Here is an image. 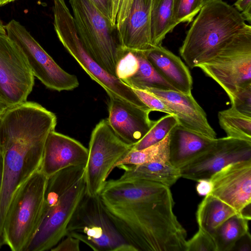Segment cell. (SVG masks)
I'll list each match as a JSON object with an SVG mask.
<instances>
[{
  "label": "cell",
  "instance_id": "1",
  "mask_svg": "<svg viewBox=\"0 0 251 251\" xmlns=\"http://www.w3.org/2000/svg\"><path fill=\"white\" fill-rule=\"evenodd\" d=\"M54 113L34 101H25L0 114V153L3 159L0 192V249L6 245L5 215L18 188L41 166L47 137L55 130Z\"/></svg>",
  "mask_w": 251,
  "mask_h": 251
},
{
  "label": "cell",
  "instance_id": "2",
  "mask_svg": "<svg viewBox=\"0 0 251 251\" xmlns=\"http://www.w3.org/2000/svg\"><path fill=\"white\" fill-rule=\"evenodd\" d=\"M102 202L136 251H185L186 230L174 213L169 187L158 184L149 196L134 202L113 205Z\"/></svg>",
  "mask_w": 251,
  "mask_h": 251
},
{
  "label": "cell",
  "instance_id": "3",
  "mask_svg": "<svg viewBox=\"0 0 251 251\" xmlns=\"http://www.w3.org/2000/svg\"><path fill=\"white\" fill-rule=\"evenodd\" d=\"M247 24L234 7L223 0L204 5L188 30L179 49L191 69L213 56Z\"/></svg>",
  "mask_w": 251,
  "mask_h": 251
},
{
  "label": "cell",
  "instance_id": "4",
  "mask_svg": "<svg viewBox=\"0 0 251 251\" xmlns=\"http://www.w3.org/2000/svg\"><path fill=\"white\" fill-rule=\"evenodd\" d=\"M48 180L39 168L12 198L4 223L6 245L12 251H25L38 229Z\"/></svg>",
  "mask_w": 251,
  "mask_h": 251
},
{
  "label": "cell",
  "instance_id": "5",
  "mask_svg": "<svg viewBox=\"0 0 251 251\" xmlns=\"http://www.w3.org/2000/svg\"><path fill=\"white\" fill-rule=\"evenodd\" d=\"M69 3L77 33L85 50L105 71L116 77L117 63L126 51L114 33L116 29L110 20L91 0H69Z\"/></svg>",
  "mask_w": 251,
  "mask_h": 251
},
{
  "label": "cell",
  "instance_id": "6",
  "mask_svg": "<svg viewBox=\"0 0 251 251\" xmlns=\"http://www.w3.org/2000/svg\"><path fill=\"white\" fill-rule=\"evenodd\" d=\"M52 10L54 28L59 40L108 96H116L137 106L147 107L129 86L105 71L87 53L78 35L73 15L65 0H53Z\"/></svg>",
  "mask_w": 251,
  "mask_h": 251
},
{
  "label": "cell",
  "instance_id": "7",
  "mask_svg": "<svg viewBox=\"0 0 251 251\" xmlns=\"http://www.w3.org/2000/svg\"><path fill=\"white\" fill-rule=\"evenodd\" d=\"M66 235L95 251H136L107 213L100 195L86 192L68 224Z\"/></svg>",
  "mask_w": 251,
  "mask_h": 251
},
{
  "label": "cell",
  "instance_id": "8",
  "mask_svg": "<svg viewBox=\"0 0 251 251\" xmlns=\"http://www.w3.org/2000/svg\"><path fill=\"white\" fill-rule=\"evenodd\" d=\"M197 67L216 81L229 98L251 85V26L247 25Z\"/></svg>",
  "mask_w": 251,
  "mask_h": 251
},
{
  "label": "cell",
  "instance_id": "9",
  "mask_svg": "<svg viewBox=\"0 0 251 251\" xmlns=\"http://www.w3.org/2000/svg\"><path fill=\"white\" fill-rule=\"evenodd\" d=\"M85 192L84 176L63 195L46 191L39 226L25 251H45L56 246L66 236L68 224Z\"/></svg>",
  "mask_w": 251,
  "mask_h": 251
},
{
  "label": "cell",
  "instance_id": "10",
  "mask_svg": "<svg viewBox=\"0 0 251 251\" xmlns=\"http://www.w3.org/2000/svg\"><path fill=\"white\" fill-rule=\"evenodd\" d=\"M132 147L115 133L107 119L98 123L91 133L85 168L86 192L88 194L100 195L115 164Z\"/></svg>",
  "mask_w": 251,
  "mask_h": 251
},
{
  "label": "cell",
  "instance_id": "11",
  "mask_svg": "<svg viewBox=\"0 0 251 251\" xmlns=\"http://www.w3.org/2000/svg\"><path fill=\"white\" fill-rule=\"evenodd\" d=\"M4 28L7 35L22 49L33 75L45 86L60 92L79 86L76 76L62 69L19 22L11 20Z\"/></svg>",
  "mask_w": 251,
  "mask_h": 251
},
{
  "label": "cell",
  "instance_id": "12",
  "mask_svg": "<svg viewBox=\"0 0 251 251\" xmlns=\"http://www.w3.org/2000/svg\"><path fill=\"white\" fill-rule=\"evenodd\" d=\"M34 76L19 45L0 33V104L4 109L26 101Z\"/></svg>",
  "mask_w": 251,
  "mask_h": 251
},
{
  "label": "cell",
  "instance_id": "13",
  "mask_svg": "<svg viewBox=\"0 0 251 251\" xmlns=\"http://www.w3.org/2000/svg\"><path fill=\"white\" fill-rule=\"evenodd\" d=\"M251 159V142L228 137L216 138L207 151L180 168L181 177L198 181L210 178L228 164Z\"/></svg>",
  "mask_w": 251,
  "mask_h": 251
},
{
  "label": "cell",
  "instance_id": "14",
  "mask_svg": "<svg viewBox=\"0 0 251 251\" xmlns=\"http://www.w3.org/2000/svg\"><path fill=\"white\" fill-rule=\"evenodd\" d=\"M209 194L238 213L251 203V159L234 162L212 175Z\"/></svg>",
  "mask_w": 251,
  "mask_h": 251
},
{
  "label": "cell",
  "instance_id": "15",
  "mask_svg": "<svg viewBox=\"0 0 251 251\" xmlns=\"http://www.w3.org/2000/svg\"><path fill=\"white\" fill-rule=\"evenodd\" d=\"M109 98L107 120L110 126L121 139L133 146L153 126L155 121L149 117L152 111L116 96H110Z\"/></svg>",
  "mask_w": 251,
  "mask_h": 251
},
{
  "label": "cell",
  "instance_id": "16",
  "mask_svg": "<svg viewBox=\"0 0 251 251\" xmlns=\"http://www.w3.org/2000/svg\"><path fill=\"white\" fill-rule=\"evenodd\" d=\"M167 105L183 127L200 135L216 138V133L209 125L203 109L194 98L192 93L184 94L173 90L148 88Z\"/></svg>",
  "mask_w": 251,
  "mask_h": 251
},
{
  "label": "cell",
  "instance_id": "17",
  "mask_svg": "<svg viewBox=\"0 0 251 251\" xmlns=\"http://www.w3.org/2000/svg\"><path fill=\"white\" fill-rule=\"evenodd\" d=\"M88 157V149L81 143L54 130L46 140L40 169L49 177L70 167L85 166Z\"/></svg>",
  "mask_w": 251,
  "mask_h": 251
},
{
  "label": "cell",
  "instance_id": "18",
  "mask_svg": "<svg viewBox=\"0 0 251 251\" xmlns=\"http://www.w3.org/2000/svg\"><path fill=\"white\" fill-rule=\"evenodd\" d=\"M153 0H133L126 19L117 32L125 51L145 53L153 48L150 20Z\"/></svg>",
  "mask_w": 251,
  "mask_h": 251
},
{
  "label": "cell",
  "instance_id": "19",
  "mask_svg": "<svg viewBox=\"0 0 251 251\" xmlns=\"http://www.w3.org/2000/svg\"><path fill=\"white\" fill-rule=\"evenodd\" d=\"M158 73L178 92L191 93L193 79L180 58L161 45L143 53Z\"/></svg>",
  "mask_w": 251,
  "mask_h": 251
},
{
  "label": "cell",
  "instance_id": "20",
  "mask_svg": "<svg viewBox=\"0 0 251 251\" xmlns=\"http://www.w3.org/2000/svg\"><path fill=\"white\" fill-rule=\"evenodd\" d=\"M216 138L200 135L177 125L170 133L169 162L180 169L209 149Z\"/></svg>",
  "mask_w": 251,
  "mask_h": 251
},
{
  "label": "cell",
  "instance_id": "21",
  "mask_svg": "<svg viewBox=\"0 0 251 251\" xmlns=\"http://www.w3.org/2000/svg\"><path fill=\"white\" fill-rule=\"evenodd\" d=\"M124 170L116 182L131 180H145L170 187L181 177L180 170L170 162H153L137 165H121Z\"/></svg>",
  "mask_w": 251,
  "mask_h": 251
},
{
  "label": "cell",
  "instance_id": "22",
  "mask_svg": "<svg viewBox=\"0 0 251 251\" xmlns=\"http://www.w3.org/2000/svg\"><path fill=\"white\" fill-rule=\"evenodd\" d=\"M237 213L233 208L208 194L199 204L196 216L199 228L212 235L222 223Z\"/></svg>",
  "mask_w": 251,
  "mask_h": 251
},
{
  "label": "cell",
  "instance_id": "23",
  "mask_svg": "<svg viewBox=\"0 0 251 251\" xmlns=\"http://www.w3.org/2000/svg\"><path fill=\"white\" fill-rule=\"evenodd\" d=\"M176 26L173 17V0H153L150 20L153 48L161 45L166 35Z\"/></svg>",
  "mask_w": 251,
  "mask_h": 251
},
{
  "label": "cell",
  "instance_id": "24",
  "mask_svg": "<svg viewBox=\"0 0 251 251\" xmlns=\"http://www.w3.org/2000/svg\"><path fill=\"white\" fill-rule=\"evenodd\" d=\"M249 222L238 213L222 223L212 234L217 251H232L237 241L249 231Z\"/></svg>",
  "mask_w": 251,
  "mask_h": 251
},
{
  "label": "cell",
  "instance_id": "25",
  "mask_svg": "<svg viewBox=\"0 0 251 251\" xmlns=\"http://www.w3.org/2000/svg\"><path fill=\"white\" fill-rule=\"evenodd\" d=\"M171 131L159 142L146 148L135 150L131 149L114 165H137L158 162H169V144Z\"/></svg>",
  "mask_w": 251,
  "mask_h": 251
},
{
  "label": "cell",
  "instance_id": "26",
  "mask_svg": "<svg viewBox=\"0 0 251 251\" xmlns=\"http://www.w3.org/2000/svg\"><path fill=\"white\" fill-rule=\"evenodd\" d=\"M135 53V52H134ZM139 67L132 76L123 81L131 88L146 90L154 88L176 91L155 69L143 53H135Z\"/></svg>",
  "mask_w": 251,
  "mask_h": 251
},
{
  "label": "cell",
  "instance_id": "27",
  "mask_svg": "<svg viewBox=\"0 0 251 251\" xmlns=\"http://www.w3.org/2000/svg\"><path fill=\"white\" fill-rule=\"evenodd\" d=\"M219 123L226 137L251 142V117L232 107L219 112Z\"/></svg>",
  "mask_w": 251,
  "mask_h": 251
},
{
  "label": "cell",
  "instance_id": "28",
  "mask_svg": "<svg viewBox=\"0 0 251 251\" xmlns=\"http://www.w3.org/2000/svg\"><path fill=\"white\" fill-rule=\"evenodd\" d=\"M178 124L176 117L173 115L161 117L155 121L149 131L132 149L139 150L159 142Z\"/></svg>",
  "mask_w": 251,
  "mask_h": 251
},
{
  "label": "cell",
  "instance_id": "29",
  "mask_svg": "<svg viewBox=\"0 0 251 251\" xmlns=\"http://www.w3.org/2000/svg\"><path fill=\"white\" fill-rule=\"evenodd\" d=\"M202 6V0H173V17L176 25L192 22Z\"/></svg>",
  "mask_w": 251,
  "mask_h": 251
},
{
  "label": "cell",
  "instance_id": "30",
  "mask_svg": "<svg viewBox=\"0 0 251 251\" xmlns=\"http://www.w3.org/2000/svg\"><path fill=\"white\" fill-rule=\"evenodd\" d=\"M139 67V61L136 54L126 52L119 60L116 67V77L123 81L135 75Z\"/></svg>",
  "mask_w": 251,
  "mask_h": 251
},
{
  "label": "cell",
  "instance_id": "31",
  "mask_svg": "<svg viewBox=\"0 0 251 251\" xmlns=\"http://www.w3.org/2000/svg\"><path fill=\"white\" fill-rule=\"evenodd\" d=\"M185 251H217L212 235L199 228L189 240H186Z\"/></svg>",
  "mask_w": 251,
  "mask_h": 251
},
{
  "label": "cell",
  "instance_id": "32",
  "mask_svg": "<svg viewBox=\"0 0 251 251\" xmlns=\"http://www.w3.org/2000/svg\"><path fill=\"white\" fill-rule=\"evenodd\" d=\"M231 107L251 117V85L239 89L230 98Z\"/></svg>",
  "mask_w": 251,
  "mask_h": 251
},
{
  "label": "cell",
  "instance_id": "33",
  "mask_svg": "<svg viewBox=\"0 0 251 251\" xmlns=\"http://www.w3.org/2000/svg\"><path fill=\"white\" fill-rule=\"evenodd\" d=\"M140 100L151 111L173 115L171 110L158 97L146 90L131 88Z\"/></svg>",
  "mask_w": 251,
  "mask_h": 251
},
{
  "label": "cell",
  "instance_id": "34",
  "mask_svg": "<svg viewBox=\"0 0 251 251\" xmlns=\"http://www.w3.org/2000/svg\"><path fill=\"white\" fill-rule=\"evenodd\" d=\"M50 250L51 251H79L80 241L70 235H66Z\"/></svg>",
  "mask_w": 251,
  "mask_h": 251
},
{
  "label": "cell",
  "instance_id": "35",
  "mask_svg": "<svg viewBox=\"0 0 251 251\" xmlns=\"http://www.w3.org/2000/svg\"><path fill=\"white\" fill-rule=\"evenodd\" d=\"M133 0H120L116 19L115 28L118 31L126 19Z\"/></svg>",
  "mask_w": 251,
  "mask_h": 251
},
{
  "label": "cell",
  "instance_id": "36",
  "mask_svg": "<svg viewBox=\"0 0 251 251\" xmlns=\"http://www.w3.org/2000/svg\"><path fill=\"white\" fill-rule=\"evenodd\" d=\"M235 8L241 13L245 21L251 22V0H237L234 4Z\"/></svg>",
  "mask_w": 251,
  "mask_h": 251
},
{
  "label": "cell",
  "instance_id": "37",
  "mask_svg": "<svg viewBox=\"0 0 251 251\" xmlns=\"http://www.w3.org/2000/svg\"><path fill=\"white\" fill-rule=\"evenodd\" d=\"M251 251V236L249 231L235 243L232 251Z\"/></svg>",
  "mask_w": 251,
  "mask_h": 251
},
{
  "label": "cell",
  "instance_id": "38",
  "mask_svg": "<svg viewBox=\"0 0 251 251\" xmlns=\"http://www.w3.org/2000/svg\"><path fill=\"white\" fill-rule=\"evenodd\" d=\"M91 1L98 9L110 21L111 0H91Z\"/></svg>",
  "mask_w": 251,
  "mask_h": 251
},
{
  "label": "cell",
  "instance_id": "39",
  "mask_svg": "<svg viewBox=\"0 0 251 251\" xmlns=\"http://www.w3.org/2000/svg\"><path fill=\"white\" fill-rule=\"evenodd\" d=\"M197 182L196 191L200 196H205L210 193L212 185L210 178L200 179Z\"/></svg>",
  "mask_w": 251,
  "mask_h": 251
},
{
  "label": "cell",
  "instance_id": "40",
  "mask_svg": "<svg viewBox=\"0 0 251 251\" xmlns=\"http://www.w3.org/2000/svg\"><path fill=\"white\" fill-rule=\"evenodd\" d=\"M120 1V0H111V13L110 22L112 26L115 28L116 25V19L118 12Z\"/></svg>",
  "mask_w": 251,
  "mask_h": 251
},
{
  "label": "cell",
  "instance_id": "41",
  "mask_svg": "<svg viewBox=\"0 0 251 251\" xmlns=\"http://www.w3.org/2000/svg\"><path fill=\"white\" fill-rule=\"evenodd\" d=\"M3 159L0 153V192L2 183L3 179Z\"/></svg>",
  "mask_w": 251,
  "mask_h": 251
},
{
  "label": "cell",
  "instance_id": "42",
  "mask_svg": "<svg viewBox=\"0 0 251 251\" xmlns=\"http://www.w3.org/2000/svg\"><path fill=\"white\" fill-rule=\"evenodd\" d=\"M15 0H0V5L1 6Z\"/></svg>",
  "mask_w": 251,
  "mask_h": 251
},
{
  "label": "cell",
  "instance_id": "43",
  "mask_svg": "<svg viewBox=\"0 0 251 251\" xmlns=\"http://www.w3.org/2000/svg\"><path fill=\"white\" fill-rule=\"evenodd\" d=\"M0 33L2 34H5L6 31L4 28V25H3L2 22L0 20Z\"/></svg>",
  "mask_w": 251,
  "mask_h": 251
},
{
  "label": "cell",
  "instance_id": "44",
  "mask_svg": "<svg viewBox=\"0 0 251 251\" xmlns=\"http://www.w3.org/2000/svg\"><path fill=\"white\" fill-rule=\"evenodd\" d=\"M214 0H202L203 6L204 5H205V4H207L208 3L213 1Z\"/></svg>",
  "mask_w": 251,
  "mask_h": 251
},
{
  "label": "cell",
  "instance_id": "45",
  "mask_svg": "<svg viewBox=\"0 0 251 251\" xmlns=\"http://www.w3.org/2000/svg\"><path fill=\"white\" fill-rule=\"evenodd\" d=\"M4 110V109L2 108V107L0 104V114L2 112V111Z\"/></svg>",
  "mask_w": 251,
  "mask_h": 251
}]
</instances>
